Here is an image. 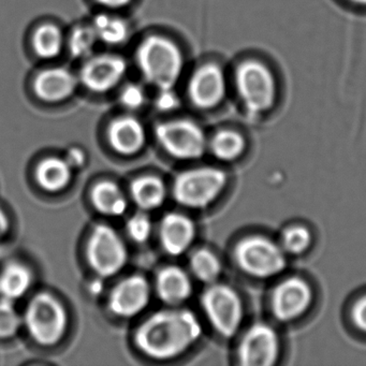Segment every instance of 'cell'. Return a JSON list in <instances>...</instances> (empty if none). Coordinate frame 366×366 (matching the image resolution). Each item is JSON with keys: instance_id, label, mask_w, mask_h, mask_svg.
I'll list each match as a JSON object with an SVG mask.
<instances>
[{"instance_id": "cell-1", "label": "cell", "mask_w": 366, "mask_h": 366, "mask_svg": "<svg viewBox=\"0 0 366 366\" xmlns=\"http://www.w3.org/2000/svg\"><path fill=\"white\" fill-rule=\"evenodd\" d=\"M202 335L198 317L188 310H164L149 316L137 329L134 342L141 352L156 360L179 357Z\"/></svg>"}, {"instance_id": "cell-2", "label": "cell", "mask_w": 366, "mask_h": 366, "mask_svg": "<svg viewBox=\"0 0 366 366\" xmlns=\"http://www.w3.org/2000/svg\"><path fill=\"white\" fill-rule=\"evenodd\" d=\"M136 59L144 80L159 91L174 89L185 66L179 46L169 38L157 35L141 42Z\"/></svg>"}, {"instance_id": "cell-3", "label": "cell", "mask_w": 366, "mask_h": 366, "mask_svg": "<svg viewBox=\"0 0 366 366\" xmlns=\"http://www.w3.org/2000/svg\"><path fill=\"white\" fill-rule=\"evenodd\" d=\"M23 325L37 344L53 346L61 342L67 331V312L56 297L39 293L27 305Z\"/></svg>"}, {"instance_id": "cell-4", "label": "cell", "mask_w": 366, "mask_h": 366, "mask_svg": "<svg viewBox=\"0 0 366 366\" xmlns=\"http://www.w3.org/2000/svg\"><path fill=\"white\" fill-rule=\"evenodd\" d=\"M224 171L212 167L192 169L181 173L173 185L175 200L189 209H203L215 202L226 188Z\"/></svg>"}, {"instance_id": "cell-5", "label": "cell", "mask_w": 366, "mask_h": 366, "mask_svg": "<svg viewBox=\"0 0 366 366\" xmlns=\"http://www.w3.org/2000/svg\"><path fill=\"white\" fill-rule=\"evenodd\" d=\"M286 252L280 244L262 235H249L235 246L234 257L239 269L259 280L274 277L287 265Z\"/></svg>"}, {"instance_id": "cell-6", "label": "cell", "mask_w": 366, "mask_h": 366, "mask_svg": "<svg viewBox=\"0 0 366 366\" xmlns=\"http://www.w3.org/2000/svg\"><path fill=\"white\" fill-rule=\"evenodd\" d=\"M237 92L248 112L262 114L273 107L276 99V81L271 70L257 61H244L235 74Z\"/></svg>"}, {"instance_id": "cell-7", "label": "cell", "mask_w": 366, "mask_h": 366, "mask_svg": "<svg viewBox=\"0 0 366 366\" xmlns=\"http://www.w3.org/2000/svg\"><path fill=\"white\" fill-rule=\"evenodd\" d=\"M201 306L214 329L232 337L239 331L244 318V305L239 293L224 284L209 285L201 297Z\"/></svg>"}, {"instance_id": "cell-8", "label": "cell", "mask_w": 366, "mask_h": 366, "mask_svg": "<svg viewBox=\"0 0 366 366\" xmlns=\"http://www.w3.org/2000/svg\"><path fill=\"white\" fill-rule=\"evenodd\" d=\"M87 259L92 269L102 278L119 274L127 262V247L121 235L107 224L94 229L87 242Z\"/></svg>"}, {"instance_id": "cell-9", "label": "cell", "mask_w": 366, "mask_h": 366, "mask_svg": "<svg viewBox=\"0 0 366 366\" xmlns=\"http://www.w3.org/2000/svg\"><path fill=\"white\" fill-rule=\"evenodd\" d=\"M156 138L167 153L181 160L202 157L207 142L202 128L189 119H175L159 124L155 130Z\"/></svg>"}, {"instance_id": "cell-10", "label": "cell", "mask_w": 366, "mask_h": 366, "mask_svg": "<svg viewBox=\"0 0 366 366\" xmlns=\"http://www.w3.org/2000/svg\"><path fill=\"white\" fill-rule=\"evenodd\" d=\"M280 355V336L274 327L264 322L252 325L237 346V357L244 366H271Z\"/></svg>"}, {"instance_id": "cell-11", "label": "cell", "mask_w": 366, "mask_h": 366, "mask_svg": "<svg viewBox=\"0 0 366 366\" xmlns=\"http://www.w3.org/2000/svg\"><path fill=\"white\" fill-rule=\"evenodd\" d=\"M312 301L314 291L305 280L287 278L274 288L271 297L272 312L278 320L290 322L306 314Z\"/></svg>"}, {"instance_id": "cell-12", "label": "cell", "mask_w": 366, "mask_h": 366, "mask_svg": "<svg viewBox=\"0 0 366 366\" xmlns=\"http://www.w3.org/2000/svg\"><path fill=\"white\" fill-rule=\"evenodd\" d=\"M126 72L127 63L121 55H92L81 68L80 82L94 93H108L122 82Z\"/></svg>"}, {"instance_id": "cell-13", "label": "cell", "mask_w": 366, "mask_h": 366, "mask_svg": "<svg viewBox=\"0 0 366 366\" xmlns=\"http://www.w3.org/2000/svg\"><path fill=\"white\" fill-rule=\"evenodd\" d=\"M226 94V76L222 68L215 64H207L199 68L188 84L190 100L197 108L202 110L219 106Z\"/></svg>"}, {"instance_id": "cell-14", "label": "cell", "mask_w": 366, "mask_h": 366, "mask_svg": "<svg viewBox=\"0 0 366 366\" xmlns=\"http://www.w3.org/2000/svg\"><path fill=\"white\" fill-rule=\"evenodd\" d=\"M152 289L147 278L132 275L117 285L109 297L113 314L132 318L142 312L151 301Z\"/></svg>"}, {"instance_id": "cell-15", "label": "cell", "mask_w": 366, "mask_h": 366, "mask_svg": "<svg viewBox=\"0 0 366 366\" xmlns=\"http://www.w3.org/2000/svg\"><path fill=\"white\" fill-rule=\"evenodd\" d=\"M159 237L167 254L181 256L192 246L196 237V227L184 214H167L160 222Z\"/></svg>"}, {"instance_id": "cell-16", "label": "cell", "mask_w": 366, "mask_h": 366, "mask_svg": "<svg viewBox=\"0 0 366 366\" xmlns=\"http://www.w3.org/2000/svg\"><path fill=\"white\" fill-rule=\"evenodd\" d=\"M78 83V78L70 70L63 67L49 68L38 74L34 82V91L40 99L55 104L71 97Z\"/></svg>"}, {"instance_id": "cell-17", "label": "cell", "mask_w": 366, "mask_h": 366, "mask_svg": "<svg viewBox=\"0 0 366 366\" xmlns=\"http://www.w3.org/2000/svg\"><path fill=\"white\" fill-rule=\"evenodd\" d=\"M111 147L122 155L138 153L144 147L147 132L144 126L134 117H121L111 123L108 130Z\"/></svg>"}, {"instance_id": "cell-18", "label": "cell", "mask_w": 366, "mask_h": 366, "mask_svg": "<svg viewBox=\"0 0 366 366\" xmlns=\"http://www.w3.org/2000/svg\"><path fill=\"white\" fill-rule=\"evenodd\" d=\"M156 291L164 303L171 306L181 305L192 295V280L181 267H167L158 273Z\"/></svg>"}, {"instance_id": "cell-19", "label": "cell", "mask_w": 366, "mask_h": 366, "mask_svg": "<svg viewBox=\"0 0 366 366\" xmlns=\"http://www.w3.org/2000/svg\"><path fill=\"white\" fill-rule=\"evenodd\" d=\"M33 282L31 269L19 262H9L0 269V299L16 302L29 292Z\"/></svg>"}, {"instance_id": "cell-20", "label": "cell", "mask_w": 366, "mask_h": 366, "mask_svg": "<svg viewBox=\"0 0 366 366\" xmlns=\"http://www.w3.org/2000/svg\"><path fill=\"white\" fill-rule=\"evenodd\" d=\"M72 170L65 158L50 157L40 162L36 179L42 189L50 192L65 189L72 179Z\"/></svg>"}, {"instance_id": "cell-21", "label": "cell", "mask_w": 366, "mask_h": 366, "mask_svg": "<svg viewBox=\"0 0 366 366\" xmlns=\"http://www.w3.org/2000/svg\"><path fill=\"white\" fill-rule=\"evenodd\" d=\"M132 200L142 211H153L164 205L167 188L164 182L156 177L137 179L130 187Z\"/></svg>"}, {"instance_id": "cell-22", "label": "cell", "mask_w": 366, "mask_h": 366, "mask_svg": "<svg viewBox=\"0 0 366 366\" xmlns=\"http://www.w3.org/2000/svg\"><path fill=\"white\" fill-rule=\"evenodd\" d=\"M92 202L99 213L111 217H119L127 209L128 203L121 188L113 182L97 184L92 190Z\"/></svg>"}, {"instance_id": "cell-23", "label": "cell", "mask_w": 366, "mask_h": 366, "mask_svg": "<svg viewBox=\"0 0 366 366\" xmlns=\"http://www.w3.org/2000/svg\"><path fill=\"white\" fill-rule=\"evenodd\" d=\"M91 25L95 31L98 41L104 42L109 46L123 44L129 34L127 23L123 19L112 14H97Z\"/></svg>"}, {"instance_id": "cell-24", "label": "cell", "mask_w": 366, "mask_h": 366, "mask_svg": "<svg viewBox=\"0 0 366 366\" xmlns=\"http://www.w3.org/2000/svg\"><path fill=\"white\" fill-rule=\"evenodd\" d=\"M65 39L63 31L54 24H44L34 34L33 46L38 56L52 59L63 51Z\"/></svg>"}, {"instance_id": "cell-25", "label": "cell", "mask_w": 366, "mask_h": 366, "mask_svg": "<svg viewBox=\"0 0 366 366\" xmlns=\"http://www.w3.org/2000/svg\"><path fill=\"white\" fill-rule=\"evenodd\" d=\"M245 149V139L241 134L233 130H222L212 139V153L222 162H234L239 159Z\"/></svg>"}, {"instance_id": "cell-26", "label": "cell", "mask_w": 366, "mask_h": 366, "mask_svg": "<svg viewBox=\"0 0 366 366\" xmlns=\"http://www.w3.org/2000/svg\"><path fill=\"white\" fill-rule=\"evenodd\" d=\"M189 267L197 280L209 285L216 282L222 269L219 258L209 249L194 252L190 257Z\"/></svg>"}, {"instance_id": "cell-27", "label": "cell", "mask_w": 366, "mask_h": 366, "mask_svg": "<svg viewBox=\"0 0 366 366\" xmlns=\"http://www.w3.org/2000/svg\"><path fill=\"white\" fill-rule=\"evenodd\" d=\"M98 42L92 25H79L72 31L68 41L70 53L74 59H89Z\"/></svg>"}, {"instance_id": "cell-28", "label": "cell", "mask_w": 366, "mask_h": 366, "mask_svg": "<svg viewBox=\"0 0 366 366\" xmlns=\"http://www.w3.org/2000/svg\"><path fill=\"white\" fill-rule=\"evenodd\" d=\"M312 243L310 229L304 226H292L282 232L280 246L286 254H301L307 252Z\"/></svg>"}, {"instance_id": "cell-29", "label": "cell", "mask_w": 366, "mask_h": 366, "mask_svg": "<svg viewBox=\"0 0 366 366\" xmlns=\"http://www.w3.org/2000/svg\"><path fill=\"white\" fill-rule=\"evenodd\" d=\"M23 325V317L19 314L14 302L0 299V340L14 337Z\"/></svg>"}, {"instance_id": "cell-30", "label": "cell", "mask_w": 366, "mask_h": 366, "mask_svg": "<svg viewBox=\"0 0 366 366\" xmlns=\"http://www.w3.org/2000/svg\"><path fill=\"white\" fill-rule=\"evenodd\" d=\"M126 230L132 241L136 243H145L151 237L153 224L151 218L144 212L136 214L128 219Z\"/></svg>"}, {"instance_id": "cell-31", "label": "cell", "mask_w": 366, "mask_h": 366, "mask_svg": "<svg viewBox=\"0 0 366 366\" xmlns=\"http://www.w3.org/2000/svg\"><path fill=\"white\" fill-rule=\"evenodd\" d=\"M147 93L141 85L130 83L122 89L119 102L129 110H139L147 102Z\"/></svg>"}, {"instance_id": "cell-32", "label": "cell", "mask_w": 366, "mask_h": 366, "mask_svg": "<svg viewBox=\"0 0 366 366\" xmlns=\"http://www.w3.org/2000/svg\"><path fill=\"white\" fill-rule=\"evenodd\" d=\"M155 104L156 108L162 112H172L179 108L181 100L173 89H160L156 98Z\"/></svg>"}, {"instance_id": "cell-33", "label": "cell", "mask_w": 366, "mask_h": 366, "mask_svg": "<svg viewBox=\"0 0 366 366\" xmlns=\"http://www.w3.org/2000/svg\"><path fill=\"white\" fill-rule=\"evenodd\" d=\"M350 318L359 331L366 333V295L355 301L351 308Z\"/></svg>"}, {"instance_id": "cell-34", "label": "cell", "mask_w": 366, "mask_h": 366, "mask_svg": "<svg viewBox=\"0 0 366 366\" xmlns=\"http://www.w3.org/2000/svg\"><path fill=\"white\" fill-rule=\"evenodd\" d=\"M65 160L74 170V169H80L84 166L86 157H85L84 152L82 149L72 147V149H68Z\"/></svg>"}, {"instance_id": "cell-35", "label": "cell", "mask_w": 366, "mask_h": 366, "mask_svg": "<svg viewBox=\"0 0 366 366\" xmlns=\"http://www.w3.org/2000/svg\"><path fill=\"white\" fill-rule=\"evenodd\" d=\"M10 230V222L7 214L0 207V243L5 239Z\"/></svg>"}, {"instance_id": "cell-36", "label": "cell", "mask_w": 366, "mask_h": 366, "mask_svg": "<svg viewBox=\"0 0 366 366\" xmlns=\"http://www.w3.org/2000/svg\"><path fill=\"white\" fill-rule=\"evenodd\" d=\"M99 5L110 9H119L129 5L132 0H96Z\"/></svg>"}, {"instance_id": "cell-37", "label": "cell", "mask_w": 366, "mask_h": 366, "mask_svg": "<svg viewBox=\"0 0 366 366\" xmlns=\"http://www.w3.org/2000/svg\"><path fill=\"white\" fill-rule=\"evenodd\" d=\"M351 3L357 4L360 6H366V0H349Z\"/></svg>"}]
</instances>
